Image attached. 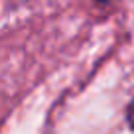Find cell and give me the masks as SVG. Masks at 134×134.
Returning <instances> with one entry per match:
<instances>
[{"mask_svg":"<svg viewBox=\"0 0 134 134\" xmlns=\"http://www.w3.org/2000/svg\"><path fill=\"white\" fill-rule=\"evenodd\" d=\"M126 118H128V124H130V128L134 130V99H132V103H130V107H128V113H126Z\"/></svg>","mask_w":134,"mask_h":134,"instance_id":"obj_1","label":"cell"},{"mask_svg":"<svg viewBox=\"0 0 134 134\" xmlns=\"http://www.w3.org/2000/svg\"><path fill=\"white\" fill-rule=\"evenodd\" d=\"M100 4H110V2H114V0H99Z\"/></svg>","mask_w":134,"mask_h":134,"instance_id":"obj_2","label":"cell"}]
</instances>
